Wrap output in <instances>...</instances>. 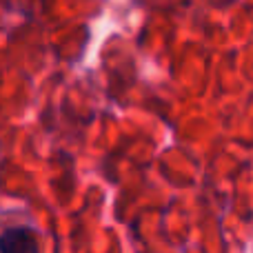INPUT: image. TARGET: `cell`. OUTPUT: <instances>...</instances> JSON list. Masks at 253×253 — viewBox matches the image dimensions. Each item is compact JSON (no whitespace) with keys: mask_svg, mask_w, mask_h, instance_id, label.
<instances>
[{"mask_svg":"<svg viewBox=\"0 0 253 253\" xmlns=\"http://www.w3.org/2000/svg\"><path fill=\"white\" fill-rule=\"evenodd\" d=\"M0 253H38V240L27 227H11L0 236Z\"/></svg>","mask_w":253,"mask_h":253,"instance_id":"obj_1","label":"cell"}]
</instances>
